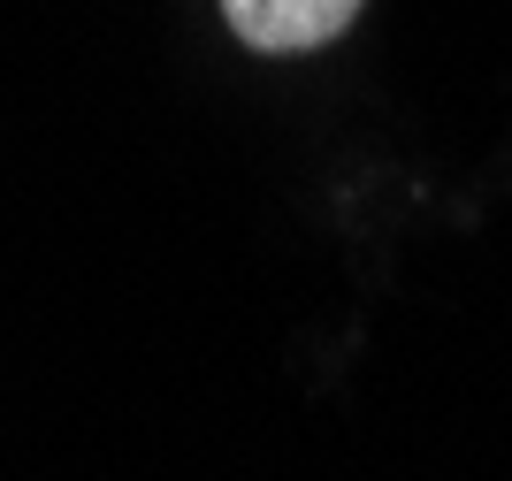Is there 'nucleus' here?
<instances>
[{
    "mask_svg": "<svg viewBox=\"0 0 512 481\" xmlns=\"http://www.w3.org/2000/svg\"><path fill=\"white\" fill-rule=\"evenodd\" d=\"M222 16L253 54H314L360 16V0H222Z\"/></svg>",
    "mask_w": 512,
    "mask_h": 481,
    "instance_id": "f257e3e1",
    "label": "nucleus"
}]
</instances>
